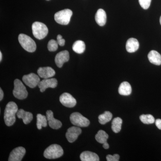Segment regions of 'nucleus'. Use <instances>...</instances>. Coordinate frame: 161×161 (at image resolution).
<instances>
[{
    "label": "nucleus",
    "instance_id": "f257e3e1",
    "mask_svg": "<svg viewBox=\"0 0 161 161\" xmlns=\"http://www.w3.org/2000/svg\"><path fill=\"white\" fill-rule=\"evenodd\" d=\"M18 111L17 105L14 102H10L6 105L4 113V120L6 125L11 126L14 124Z\"/></svg>",
    "mask_w": 161,
    "mask_h": 161
},
{
    "label": "nucleus",
    "instance_id": "f03ea898",
    "mask_svg": "<svg viewBox=\"0 0 161 161\" xmlns=\"http://www.w3.org/2000/svg\"><path fill=\"white\" fill-rule=\"evenodd\" d=\"M19 41L20 45L25 50L30 53L36 51V45L34 40L27 35L21 34L19 36Z\"/></svg>",
    "mask_w": 161,
    "mask_h": 161
},
{
    "label": "nucleus",
    "instance_id": "7ed1b4c3",
    "mask_svg": "<svg viewBox=\"0 0 161 161\" xmlns=\"http://www.w3.org/2000/svg\"><path fill=\"white\" fill-rule=\"evenodd\" d=\"M33 34L38 40H42L47 36L48 29L44 23L36 22L32 25Z\"/></svg>",
    "mask_w": 161,
    "mask_h": 161
},
{
    "label": "nucleus",
    "instance_id": "20e7f679",
    "mask_svg": "<svg viewBox=\"0 0 161 161\" xmlns=\"http://www.w3.org/2000/svg\"><path fill=\"white\" fill-rule=\"evenodd\" d=\"M64 151L62 147L58 144L51 145L44 151L43 155L47 159H56L59 158L63 155Z\"/></svg>",
    "mask_w": 161,
    "mask_h": 161
},
{
    "label": "nucleus",
    "instance_id": "39448f33",
    "mask_svg": "<svg viewBox=\"0 0 161 161\" xmlns=\"http://www.w3.org/2000/svg\"><path fill=\"white\" fill-rule=\"evenodd\" d=\"M73 12L69 9H64L56 13L55 14V21L59 24L67 25L69 23Z\"/></svg>",
    "mask_w": 161,
    "mask_h": 161
},
{
    "label": "nucleus",
    "instance_id": "423d86ee",
    "mask_svg": "<svg viewBox=\"0 0 161 161\" xmlns=\"http://www.w3.org/2000/svg\"><path fill=\"white\" fill-rule=\"evenodd\" d=\"M13 93L14 97L19 99H25L28 96L26 87L21 80L18 79L14 80V89Z\"/></svg>",
    "mask_w": 161,
    "mask_h": 161
},
{
    "label": "nucleus",
    "instance_id": "0eeeda50",
    "mask_svg": "<svg viewBox=\"0 0 161 161\" xmlns=\"http://www.w3.org/2000/svg\"><path fill=\"white\" fill-rule=\"evenodd\" d=\"M71 122L76 126L86 127L88 126L90 122L88 119L86 118L79 112H74L70 116Z\"/></svg>",
    "mask_w": 161,
    "mask_h": 161
},
{
    "label": "nucleus",
    "instance_id": "6e6552de",
    "mask_svg": "<svg viewBox=\"0 0 161 161\" xmlns=\"http://www.w3.org/2000/svg\"><path fill=\"white\" fill-rule=\"evenodd\" d=\"M23 80L26 85L31 88L36 87L40 81L39 76L34 73L23 76Z\"/></svg>",
    "mask_w": 161,
    "mask_h": 161
},
{
    "label": "nucleus",
    "instance_id": "1a4fd4ad",
    "mask_svg": "<svg viewBox=\"0 0 161 161\" xmlns=\"http://www.w3.org/2000/svg\"><path fill=\"white\" fill-rule=\"evenodd\" d=\"M58 85V80L56 78H47L40 81L38 86L40 92H43L48 88H54Z\"/></svg>",
    "mask_w": 161,
    "mask_h": 161
},
{
    "label": "nucleus",
    "instance_id": "9d476101",
    "mask_svg": "<svg viewBox=\"0 0 161 161\" xmlns=\"http://www.w3.org/2000/svg\"><path fill=\"white\" fill-rule=\"evenodd\" d=\"M60 102L64 106L67 108H73L77 103V101L69 93H64L60 95Z\"/></svg>",
    "mask_w": 161,
    "mask_h": 161
},
{
    "label": "nucleus",
    "instance_id": "9b49d317",
    "mask_svg": "<svg viewBox=\"0 0 161 161\" xmlns=\"http://www.w3.org/2000/svg\"><path fill=\"white\" fill-rule=\"evenodd\" d=\"M26 153V150L23 147L15 148L9 155V161H21Z\"/></svg>",
    "mask_w": 161,
    "mask_h": 161
},
{
    "label": "nucleus",
    "instance_id": "f8f14e48",
    "mask_svg": "<svg viewBox=\"0 0 161 161\" xmlns=\"http://www.w3.org/2000/svg\"><path fill=\"white\" fill-rule=\"evenodd\" d=\"M81 133V130L78 126L70 127L66 133V137L70 143L75 142L78 138V136Z\"/></svg>",
    "mask_w": 161,
    "mask_h": 161
},
{
    "label": "nucleus",
    "instance_id": "ddd939ff",
    "mask_svg": "<svg viewBox=\"0 0 161 161\" xmlns=\"http://www.w3.org/2000/svg\"><path fill=\"white\" fill-rule=\"evenodd\" d=\"M69 54L68 51L64 50L58 53L55 57V61L57 66L61 68L64 64L69 60Z\"/></svg>",
    "mask_w": 161,
    "mask_h": 161
},
{
    "label": "nucleus",
    "instance_id": "4468645a",
    "mask_svg": "<svg viewBox=\"0 0 161 161\" xmlns=\"http://www.w3.org/2000/svg\"><path fill=\"white\" fill-rule=\"evenodd\" d=\"M46 117L48 122V125L52 129L58 130L62 126V123L60 120L54 118L53 113L51 110L47 111Z\"/></svg>",
    "mask_w": 161,
    "mask_h": 161
},
{
    "label": "nucleus",
    "instance_id": "2eb2a0df",
    "mask_svg": "<svg viewBox=\"0 0 161 161\" xmlns=\"http://www.w3.org/2000/svg\"><path fill=\"white\" fill-rule=\"evenodd\" d=\"M37 73L40 78L47 79L53 77L56 74L54 70L50 67H40L38 69Z\"/></svg>",
    "mask_w": 161,
    "mask_h": 161
},
{
    "label": "nucleus",
    "instance_id": "dca6fc26",
    "mask_svg": "<svg viewBox=\"0 0 161 161\" xmlns=\"http://www.w3.org/2000/svg\"><path fill=\"white\" fill-rule=\"evenodd\" d=\"M139 43L138 40L135 38H130L127 40L126 44V48L127 52L130 53H134L138 49Z\"/></svg>",
    "mask_w": 161,
    "mask_h": 161
},
{
    "label": "nucleus",
    "instance_id": "f3484780",
    "mask_svg": "<svg viewBox=\"0 0 161 161\" xmlns=\"http://www.w3.org/2000/svg\"><path fill=\"white\" fill-rule=\"evenodd\" d=\"M95 19L99 26H104L107 22V15L105 11L103 9H98L95 14Z\"/></svg>",
    "mask_w": 161,
    "mask_h": 161
},
{
    "label": "nucleus",
    "instance_id": "a211bd4d",
    "mask_svg": "<svg viewBox=\"0 0 161 161\" xmlns=\"http://www.w3.org/2000/svg\"><path fill=\"white\" fill-rule=\"evenodd\" d=\"M80 160L82 161H98L99 158L96 153L91 151H84L80 154Z\"/></svg>",
    "mask_w": 161,
    "mask_h": 161
},
{
    "label": "nucleus",
    "instance_id": "6ab92c4d",
    "mask_svg": "<svg viewBox=\"0 0 161 161\" xmlns=\"http://www.w3.org/2000/svg\"><path fill=\"white\" fill-rule=\"evenodd\" d=\"M17 116L19 119H22L23 123L26 125L30 123L33 119V115L31 113L26 112L22 109L18 110Z\"/></svg>",
    "mask_w": 161,
    "mask_h": 161
},
{
    "label": "nucleus",
    "instance_id": "aec40b11",
    "mask_svg": "<svg viewBox=\"0 0 161 161\" xmlns=\"http://www.w3.org/2000/svg\"><path fill=\"white\" fill-rule=\"evenodd\" d=\"M148 59L150 63L156 65L161 64V55L158 52L154 50L151 51L148 54Z\"/></svg>",
    "mask_w": 161,
    "mask_h": 161
},
{
    "label": "nucleus",
    "instance_id": "412c9836",
    "mask_svg": "<svg viewBox=\"0 0 161 161\" xmlns=\"http://www.w3.org/2000/svg\"><path fill=\"white\" fill-rule=\"evenodd\" d=\"M118 92L120 95L127 96L132 93V87L129 82L124 81L119 86Z\"/></svg>",
    "mask_w": 161,
    "mask_h": 161
},
{
    "label": "nucleus",
    "instance_id": "4be33fe9",
    "mask_svg": "<svg viewBox=\"0 0 161 161\" xmlns=\"http://www.w3.org/2000/svg\"><path fill=\"white\" fill-rule=\"evenodd\" d=\"M85 49V43L81 40H77L73 44V50L77 53H82L84 52Z\"/></svg>",
    "mask_w": 161,
    "mask_h": 161
},
{
    "label": "nucleus",
    "instance_id": "5701e85b",
    "mask_svg": "<svg viewBox=\"0 0 161 161\" xmlns=\"http://www.w3.org/2000/svg\"><path fill=\"white\" fill-rule=\"evenodd\" d=\"M122 124V119L119 117L114 118L112 120V131L115 133H118L121 130V125Z\"/></svg>",
    "mask_w": 161,
    "mask_h": 161
},
{
    "label": "nucleus",
    "instance_id": "b1692460",
    "mask_svg": "<svg viewBox=\"0 0 161 161\" xmlns=\"http://www.w3.org/2000/svg\"><path fill=\"white\" fill-rule=\"evenodd\" d=\"M112 118V114L110 112H105L103 114L98 116V121L101 125H105L109 122Z\"/></svg>",
    "mask_w": 161,
    "mask_h": 161
},
{
    "label": "nucleus",
    "instance_id": "393cba45",
    "mask_svg": "<svg viewBox=\"0 0 161 161\" xmlns=\"http://www.w3.org/2000/svg\"><path fill=\"white\" fill-rule=\"evenodd\" d=\"M47 120L46 116L38 114L37 115V127L38 130L42 129V127H46L47 125Z\"/></svg>",
    "mask_w": 161,
    "mask_h": 161
},
{
    "label": "nucleus",
    "instance_id": "a878e982",
    "mask_svg": "<svg viewBox=\"0 0 161 161\" xmlns=\"http://www.w3.org/2000/svg\"><path fill=\"white\" fill-rule=\"evenodd\" d=\"M108 138V135L102 130H99L98 133L95 135V139L98 143L103 144L104 143L107 142V140Z\"/></svg>",
    "mask_w": 161,
    "mask_h": 161
},
{
    "label": "nucleus",
    "instance_id": "bb28decb",
    "mask_svg": "<svg viewBox=\"0 0 161 161\" xmlns=\"http://www.w3.org/2000/svg\"><path fill=\"white\" fill-rule=\"evenodd\" d=\"M140 119L143 123L145 124H152L154 123L155 122V119L150 114L141 115L140 116Z\"/></svg>",
    "mask_w": 161,
    "mask_h": 161
},
{
    "label": "nucleus",
    "instance_id": "cd10ccee",
    "mask_svg": "<svg viewBox=\"0 0 161 161\" xmlns=\"http://www.w3.org/2000/svg\"><path fill=\"white\" fill-rule=\"evenodd\" d=\"M58 43L57 41L54 40H50L47 44V48L50 52H54L58 48Z\"/></svg>",
    "mask_w": 161,
    "mask_h": 161
},
{
    "label": "nucleus",
    "instance_id": "c85d7f7f",
    "mask_svg": "<svg viewBox=\"0 0 161 161\" xmlns=\"http://www.w3.org/2000/svg\"><path fill=\"white\" fill-rule=\"evenodd\" d=\"M151 1L152 0H139V3L143 9H147L150 7Z\"/></svg>",
    "mask_w": 161,
    "mask_h": 161
},
{
    "label": "nucleus",
    "instance_id": "c756f323",
    "mask_svg": "<svg viewBox=\"0 0 161 161\" xmlns=\"http://www.w3.org/2000/svg\"><path fill=\"white\" fill-rule=\"evenodd\" d=\"M106 158L108 161H118L119 159V156L118 154H115L113 155L108 154Z\"/></svg>",
    "mask_w": 161,
    "mask_h": 161
},
{
    "label": "nucleus",
    "instance_id": "7c9ffc66",
    "mask_svg": "<svg viewBox=\"0 0 161 161\" xmlns=\"http://www.w3.org/2000/svg\"><path fill=\"white\" fill-rule=\"evenodd\" d=\"M57 42H58V45L60 46H63L65 44V40L62 38V36L61 35H58L57 36Z\"/></svg>",
    "mask_w": 161,
    "mask_h": 161
},
{
    "label": "nucleus",
    "instance_id": "2f4dec72",
    "mask_svg": "<svg viewBox=\"0 0 161 161\" xmlns=\"http://www.w3.org/2000/svg\"><path fill=\"white\" fill-rule=\"evenodd\" d=\"M155 125L159 130H161V119H157L155 121Z\"/></svg>",
    "mask_w": 161,
    "mask_h": 161
},
{
    "label": "nucleus",
    "instance_id": "473e14b6",
    "mask_svg": "<svg viewBox=\"0 0 161 161\" xmlns=\"http://www.w3.org/2000/svg\"><path fill=\"white\" fill-rule=\"evenodd\" d=\"M3 97H4V93L2 88H0V101L3 100Z\"/></svg>",
    "mask_w": 161,
    "mask_h": 161
},
{
    "label": "nucleus",
    "instance_id": "72a5a7b5",
    "mask_svg": "<svg viewBox=\"0 0 161 161\" xmlns=\"http://www.w3.org/2000/svg\"><path fill=\"white\" fill-rule=\"evenodd\" d=\"M103 147L105 149H108L109 148V145L107 142H106L103 144Z\"/></svg>",
    "mask_w": 161,
    "mask_h": 161
},
{
    "label": "nucleus",
    "instance_id": "f704fd0d",
    "mask_svg": "<svg viewBox=\"0 0 161 161\" xmlns=\"http://www.w3.org/2000/svg\"><path fill=\"white\" fill-rule=\"evenodd\" d=\"M2 58H3V55H2V52H0V61H2Z\"/></svg>",
    "mask_w": 161,
    "mask_h": 161
},
{
    "label": "nucleus",
    "instance_id": "c9c22d12",
    "mask_svg": "<svg viewBox=\"0 0 161 161\" xmlns=\"http://www.w3.org/2000/svg\"><path fill=\"white\" fill-rule=\"evenodd\" d=\"M160 23L161 25V16L160 17Z\"/></svg>",
    "mask_w": 161,
    "mask_h": 161
},
{
    "label": "nucleus",
    "instance_id": "e433bc0d",
    "mask_svg": "<svg viewBox=\"0 0 161 161\" xmlns=\"http://www.w3.org/2000/svg\"><path fill=\"white\" fill-rule=\"evenodd\" d=\"M47 1H49V0H47Z\"/></svg>",
    "mask_w": 161,
    "mask_h": 161
}]
</instances>
